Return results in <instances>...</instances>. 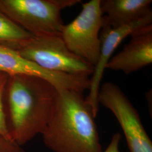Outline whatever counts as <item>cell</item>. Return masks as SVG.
Wrapping results in <instances>:
<instances>
[{"mask_svg": "<svg viewBox=\"0 0 152 152\" xmlns=\"http://www.w3.org/2000/svg\"><path fill=\"white\" fill-rule=\"evenodd\" d=\"M83 92L58 90L48 124L42 134L54 152H103L96 118Z\"/></svg>", "mask_w": 152, "mask_h": 152, "instance_id": "cell-2", "label": "cell"}, {"mask_svg": "<svg viewBox=\"0 0 152 152\" xmlns=\"http://www.w3.org/2000/svg\"><path fill=\"white\" fill-rule=\"evenodd\" d=\"M123 49L109 60L105 69L126 75L138 71L152 63V24L137 29Z\"/></svg>", "mask_w": 152, "mask_h": 152, "instance_id": "cell-8", "label": "cell"}, {"mask_svg": "<svg viewBox=\"0 0 152 152\" xmlns=\"http://www.w3.org/2000/svg\"><path fill=\"white\" fill-rule=\"evenodd\" d=\"M100 0L82 4L80 14L64 26L61 37L72 53L94 66L98 63L101 48L100 32L104 25Z\"/></svg>", "mask_w": 152, "mask_h": 152, "instance_id": "cell-5", "label": "cell"}, {"mask_svg": "<svg viewBox=\"0 0 152 152\" xmlns=\"http://www.w3.org/2000/svg\"><path fill=\"white\" fill-rule=\"evenodd\" d=\"M7 78V75L4 73H0V135L10 138L9 135L6 125L5 114L4 112L3 104L4 95Z\"/></svg>", "mask_w": 152, "mask_h": 152, "instance_id": "cell-11", "label": "cell"}, {"mask_svg": "<svg viewBox=\"0 0 152 152\" xmlns=\"http://www.w3.org/2000/svg\"><path fill=\"white\" fill-rule=\"evenodd\" d=\"M121 138L122 136L120 133H115L112 137L108 147H107L105 152H120L119 145Z\"/></svg>", "mask_w": 152, "mask_h": 152, "instance_id": "cell-13", "label": "cell"}, {"mask_svg": "<svg viewBox=\"0 0 152 152\" xmlns=\"http://www.w3.org/2000/svg\"><path fill=\"white\" fill-rule=\"evenodd\" d=\"M152 0H100L104 24L121 27L152 14Z\"/></svg>", "mask_w": 152, "mask_h": 152, "instance_id": "cell-9", "label": "cell"}, {"mask_svg": "<svg viewBox=\"0 0 152 152\" xmlns=\"http://www.w3.org/2000/svg\"><path fill=\"white\" fill-rule=\"evenodd\" d=\"M0 152H26L21 145L10 138L0 135Z\"/></svg>", "mask_w": 152, "mask_h": 152, "instance_id": "cell-12", "label": "cell"}, {"mask_svg": "<svg viewBox=\"0 0 152 152\" xmlns=\"http://www.w3.org/2000/svg\"><path fill=\"white\" fill-rule=\"evenodd\" d=\"M81 0H0V11L34 36L61 35V12Z\"/></svg>", "mask_w": 152, "mask_h": 152, "instance_id": "cell-3", "label": "cell"}, {"mask_svg": "<svg viewBox=\"0 0 152 152\" xmlns=\"http://www.w3.org/2000/svg\"><path fill=\"white\" fill-rule=\"evenodd\" d=\"M11 49L48 71L86 77L94 72L93 65L68 49L61 35L33 36Z\"/></svg>", "mask_w": 152, "mask_h": 152, "instance_id": "cell-4", "label": "cell"}, {"mask_svg": "<svg viewBox=\"0 0 152 152\" xmlns=\"http://www.w3.org/2000/svg\"><path fill=\"white\" fill-rule=\"evenodd\" d=\"M98 102L114 114L124 131L130 152H152V142L137 110L118 85L107 82L100 86Z\"/></svg>", "mask_w": 152, "mask_h": 152, "instance_id": "cell-6", "label": "cell"}, {"mask_svg": "<svg viewBox=\"0 0 152 152\" xmlns=\"http://www.w3.org/2000/svg\"><path fill=\"white\" fill-rule=\"evenodd\" d=\"M58 90L36 76L8 75L3 104L9 135L23 145L43 133L52 114Z\"/></svg>", "mask_w": 152, "mask_h": 152, "instance_id": "cell-1", "label": "cell"}, {"mask_svg": "<svg viewBox=\"0 0 152 152\" xmlns=\"http://www.w3.org/2000/svg\"><path fill=\"white\" fill-rule=\"evenodd\" d=\"M152 14L141 19L126 26L117 28H112L108 25L104 24L100 36L101 48L99 58L96 64L94 66V72L90 78L88 94L85 98L87 104L92 110L96 117L99 108L98 95L102 80L105 66L114 53L115 49L127 37L141 27L152 24Z\"/></svg>", "mask_w": 152, "mask_h": 152, "instance_id": "cell-7", "label": "cell"}, {"mask_svg": "<svg viewBox=\"0 0 152 152\" xmlns=\"http://www.w3.org/2000/svg\"><path fill=\"white\" fill-rule=\"evenodd\" d=\"M32 36L0 11V45L11 49Z\"/></svg>", "mask_w": 152, "mask_h": 152, "instance_id": "cell-10", "label": "cell"}]
</instances>
